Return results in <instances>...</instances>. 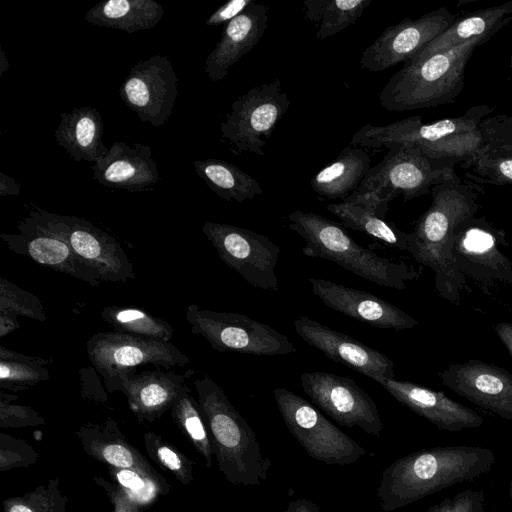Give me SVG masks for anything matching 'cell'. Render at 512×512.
Returning <instances> with one entry per match:
<instances>
[{"instance_id": "cell-22", "label": "cell", "mask_w": 512, "mask_h": 512, "mask_svg": "<svg viewBox=\"0 0 512 512\" xmlns=\"http://www.w3.org/2000/svg\"><path fill=\"white\" fill-rule=\"evenodd\" d=\"M17 229L19 233L0 234L11 252L91 286L102 282L97 271L83 262L62 239L37 229L25 217L18 222Z\"/></svg>"}, {"instance_id": "cell-14", "label": "cell", "mask_w": 512, "mask_h": 512, "mask_svg": "<svg viewBox=\"0 0 512 512\" xmlns=\"http://www.w3.org/2000/svg\"><path fill=\"white\" fill-rule=\"evenodd\" d=\"M303 391L312 403L346 427H359L379 437L383 430L378 408L372 397L354 379L314 371L300 376Z\"/></svg>"}, {"instance_id": "cell-42", "label": "cell", "mask_w": 512, "mask_h": 512, "mask_svg": "<svg viewBox=\"0 0 512 512\" xmlns=\"http://www.w3.org/2000/svg\"><path fill=\"white\" fill-rule=\"evenodd\" d=\"M40 458V454L25 440L0 433V472L14 468L30 467Z\"/></svg>"}, {"instance_id": "cell-12", "label": "cell", "mask_w": 512, "mask_h": 512, "mask_svg": "<svg viewBox=\"0 0 512 512\" xmlns=\"http://www.w3.org/2000/svg\"><path fill=\"white\" fill-rule=\"evenodd\" d=\"M86 352L107 390L120 375L140 366L154 365L169 370L175 366L183 367L190 361L171 342L115 331L93 334L86 342Z\"/></svg>"}, {"instance_id": "cell-54", "label": "cell", "mask_w": 512, "mask_h": 512, "mask_svg": "<svg viewBox=\"0 0 512 512\" xmlns=\"http://www.w3.org/2000/svg\"><path fill=\"white\" fill-rule=\"evenodd\" d=\"M509 65H510V68L512 69V53H511V56H510Z\"/></svg>"}, {"instance_id": "cell-1", "label": "cell", "mask_w": 512, "mask_h": 512, "mask_svg": "<svg viewBox=\"0 0 512 512\" xmlns=\"http://www.w3.org/2000/svg\"><path fill=\"white\" fill-rule=\"evenodd\" d=\"M496 462L492 450L480 446H439L403 456L381 475L379 506L392 512L455 484L487 474Z\"/></svg>"}, {"instance_id": "cell-6", "label": "cell", "mask_w": 512, "mask_h": 512, "mask_svg": "<svg viewBox=\"0 0 512 512\" xmlns=\"http://www.w3.org/2000/svg\"><path fill=\"white\" fill-rule=\"evenodd\" d=\"M491 37H480L404 66L379 93L389 111H410L454 103L464 88L466 65L477 47Z\"/></svg>"}, {"instance_id": "cell-4", "label": "cell", "mask_w": 512, "mask_h": 512, "mask_svg": "<svg viewBox=\"0 0 512 512\" xmlns=\"http://www.w3.org/2000/svg\"><path fill=\"white\" fill-rule=\"evenodd\" d=\"M194 387L219 471L233 485H260L272 463L262 454L254 430L209 375L195 380Z\"/></svg>"}, {"instance_id": "cell-29", "label": "cell", "mask_w": 512, "mask_h": 512, "mask_svg": "<svg viewBox=\"0 0 512 512\" xmlns=\"http://www.w3.org/2000/svg\"><path fill=\"white\" fill-rule=\"evenodd\" d=\"M371 158L361 147L347 146L329 165L310 180V186L320 197L344 201L368 174Z\"/></svg>"}, {"instance_id": "cell-40", "label": "cell", "mask_w": 512, "mask_h": 512, "mask_svg": "<svg viewBox=\"0 0 512 512\" xmlns=\"http://www.w3.org/2000/svg\"><path fill=\"white\" fill-rule=\"evenodd\" d=\"M148 456L181 484L189 485L193 477L194 462L161 435L148 431L143 435Z\"/></svg>"}, {"instance_id": "cell-25", "label": "cell", "mask_w": 512, "mask_h": 512, "mask_svg": "<svg viewBox=\"0 0 512 512\" xmlns=\"http://www.w3.org/2000/svg\"><path fill=\"white\" fill-rule=\"evenodd\" d=\"M268 12V5L254 1L225 25L220 40L205 59L204 71L211 81L222 80L228 69L257 45L268 26Z\"/></svg>"}, {"instance_id": "cell-48", "label": "cell", "mask_w": 512, "mask_h": 512, "mask_svg": "<svg viewBox=\"0 0 512 512\" xmlns=\"http://www.w3.org/2000/svg\"><path fill=\"white\" fill-rule=\"evenodd\" d=\"M280 512H322L316 503L306 498L289 502L288 506Z\"/></svg>"}, {"instance_id": "cell-19", "label": "cell", "mask_w": 512, "mask_h": 512, "mask_svg": "<svg viewBox=\"0 0 512 512\" xmlns=\"http://www.w3.org/2000/svg\"><path fill=\"white\" fill-rule=\"evenodd\" d=\"M456 394L503 419L512 420V373L479 360L448 366L438 373Z\"/></svg>"}, {"instance_id": "cell-9", "label": "cell", "mask_w": 512, "mask_h": 512, "mask_svg": "<svg viewBox=\"0 0 512 512\" xmlns=\"http://www.w3.org/2000/svg\"><path fill=\"white\" fill-rule=\"evenodd\" d=\"M273 396L286 427L314 460L346 466L366 455L364 447L298 394L278 387Z\"/></svg>"}, {"instance_id": "cell-31", "label": "cell", "mask_w": 512, "mask_h": 512, "mask_svg": "<svg viewBox=\"0 0 512 512\" xmlns=\"http://www.w3.org/2000/svg\"><path fill=\"white\" fill-rule=\"evenodd\" d=\"M193 167L205 184L226 201L242 203L263 193L256 179L227 161L195 160Z\"/></svg>"}, {"instance_id": "cell-15", "label": "cell", "mask_w": 512, "mask_h": 512, "mask_svg": "<svg viewBox=\"0 0 512 512\" xmlns=\"http://www.w3.org/2000/svg\"><path fill=\"white\" fill-rule=\"evenodd\" d=\"M119 95L141 121L159 128L172 114L178 77L170 59L153 55L136 63L119 88Z\"/></svg>"}, {"instance_id": "cell-3", "label": "cell", "mask_w": 512, "mask_h": 512, "mask_svg": "<svg viewBox=\"0 0 512 512\" xmlns=\"http://www.w3.org/2000/svg\"><path fill=\"white\" fill-rule=\"evenodd\" d=\"M493 110L494 106L479 104L461 116L428 124L423 123L420 116L407 117L383 126L366 124L353 135L350 146L369 149L416 147L431 159L461 164L485 145L480 125Z\"/></svg>"}, {"instance_id": "cell-39", "label": "cell", "mask_w": 512, "mask_h": 512, "mask_svg": "<svg viewBox=\"0 0 512 512\" xmlns=\"http://www.w3.org/2000/svg\"><path fill=\"white\" fill-rule=\"evenodd\" d=\"M68 497L60 490V478H52L23 495L6 498L3 512H66Z\"/></svg>"}, {"instance_id": "cell-23", "label": "cell", "mask_w": 512, "mask_h": 512, "mask_svg": "<svg viewBox=\"0 0 512 512\" xmlns=\"http://www.w3.org/2000/svg\"><path fill=\"white\" fill-rule=\"evenodd\" d=\"M92 172L102 186L128 192L153 191L161 181L152 149L142 143L114 142L94 163Z\"/></svg>"}, {"instance_id": "cell-44", "label": "cell", "mask_w": 512, "mask_h": 512, "mask_svg": "<svg viewBox=\"0 0 512 512\" xmlns=\"http://www.w3.org/2000/svg\"><path fill=\"white\" fill-rule=\"evenodd\" d=\"M484 502V490L467 489L445 498L425 512H484Z\"/></svg>"}, {"instance_id": "cell-20", "label": "cell", "mask_w": 512, "mask_h": 512, "mask_svg": "<svg viewBox=\"0 0 512 512\" xmlns=\"http://www.w3.org/2000/svg\"><path fill=\"white\" fill-rule=\"evenodd\" d=\"M296 333L324 356L380 382L395 379L394 363L383 353L307 316L294 320Z\"/></svg>"}, {"instance_id": "cell-34", "label": "cell", "mask_w": 512, "mask_h": 512, "mask_svg": "<svg viewBox=\"0 0 512 512\" xmlns=\"http://www.w3.org/2000/svg\"><path fill=\"white\" fill-rule=\"evenodd\" d=\"M101 318L113 331L170 342L174 329L169 322L133 306H104Z\"/></svg>"}, {"instance_id": "cell-24", "label": "cell", "mask_w": 512, "mask_h": 512, "mask_svg": "<svg viewBox=\"0 0 512 512\" xmlns=\"http://www.w3.org/2000/svg\"><path fill=\"white\" fill-rule=\"evenodd\" d=\"M379 384L399 403L424 417L438 429L460 432L478 428L484 419L474 410L456 402L443 392L395 379H384Z\"/></svg>"}, {"instance_id": "cell-5", "label": "cell", "mask_w": 512, "mask_h": 512, "mask_svg": "<svg viewBox=\"0 0 512 512\" xmlns=\"http://www.w3.org/2000/svg\"><path fill=\"white\" fill-rule=\"evenodd\" d=\"M288 226L305 242V256L332 261L355 275L387 288L402 290L419 272L402 261L394 262L359 245L335 222L315 214L294 210Z\"/></svg>"}, {"instance_id": "cell-53", "label": "cell", "mask_w": 512, "mask_h": 512, "mask_svg": "<svg viewBox=\"0 0 512 512\" xmlns=\"http://www.w3.org/2000/svg\"><path fill=\"white\" fill-rule=\"evenodd\" d=\"M509 497L511 500V508H512V480L509 482Z\"/></svg>"}, {"instance_id": "cell-52", "label": "cell", "mask_w": 512, "mask_h": 512, "mask_svg": "<svg viewBox=\"0 0 512 512\" xmlns=\"http://www.w3.org/2000/svg\"><path fill=\"white\" fill-rule=\"evenodd\" d=\"M0 76L9 68V61L6 58L4 50L0 49Z\"/></svg>"}, {"instance_id": "cell-13", "label": "cell", "mask_w": 512, "mask_h": 512, "mask_svg": "<svg viewBox=\"0 0 512 512\" xmlns=\"http://www.w3.org/2000/svg\"><path fill=\"white\" fill-rule=\"evenodd\" d=\"M202 232L220 259L250 285L277 292L275 273L280 247L268 237L250 229L206 221Z\"/></svg>"}, {"instance_id": "cell-51", "label": "cell", "mask_w": 512, "mask_h": 512, "mask_svg": "<svg viewBox=\"0 0 512 512\" xmlns=\"http://www.w3.org/2000/svg\"><path fill=\"white\" fill-rule=\"evenodd\" d=\"M19 327V322L16 317L0 314V336L10 334Z\"/></svg>"}, {"instance_id": "cell-37", "label": "cell", "mask_w": 512, "mask_h": 512, "mask_svg": "<svg viewBox=\"0 0 512 512\" xmlns=\"http://www.w3.org/2000/svg\"><path fill=\"white\" fill-rule=\"evenodd\" d=\"M107 469L112 482L121 486L144 510L151 507L160 497L168 495L171 490V485L158 472L149 473L113 466H107Z\"/></svg>"}, {"instance_id": "cell-41", "label": "cell", "mask_w": 512, "mask_h": 512, "mask_svg": "<svg viewBox=\"0 0 512 512\" xmlns=\"http://www.w3.org/2000/svg\"><path fill=\"white\" fill-rule=\"evenodd\" d=\"M0 314L16 318L24 316L38 321L47 320L41 300L4 277L0 278Z\"/></svg>"}, {"instance_id": "cell-10", "label": "cell", "mask_w": 512, "mask_h": 512, "mask_svg": "<svg viewBox=\"0 0 512 512\" xmlns=\"http://www.w3.org/2000/svg\"><path fill=\"white\" fill-rule=\"evenodd\" d=\"M453 164L431 159L416 147L395 146L388 149L356 189L371 192L389 203L402 195L405 201L431 193L440 183L457 176Z\"/></svg>"}, {"instance_id": "cell-35", "label": "cell", "mask_w": 512, "mask_h": 512, "mask_svg": "<svg viewBox=\"0 0 512 512\" xmlns=\"http://www.w3.org/2000/svg\"><path fill=\"white\" fill-rule=\"evenodd\" d=\"M460 166L465 177L477 185H512V146L485 143Z\"/></svg>"}, {"instance_id": "cell-2", "label": "cell", "mask_w": 512, "mask_h": 512, "mask_svg": "<svg viewBox=\"0 0 512 512\" xmlns=\"http://www.w3.org/2000/svg\"><path fill=\"white\" fill-rule=\"evenodd\" d=\"M482 187L455 178L431 189V206L420 216L411 233L409 253L436 274V290L455 303L464 288L465 277L453 263L452 247L456 228L474 217Z\"/></svg>"}, {"instance_id": "cell-16", "label": "cell", "mask_w": 512, "mask_h": 512, "mask_svg": "<svg viewBox=\"0 0 512 512\" xmlns=\"http://www.w3.org/2000/svg\"><path fill=\"white\" fill-rule=\"evenodd\" d=\"M457 14L441 7L417 19L405 18L387 27L362 53L360 65L371 72H382L406 63L445 31Z\"/></svg>"}, {"instance_id": "cell-30", "label": "cell", "mask_w": 512, "mask_h": 512, "mask_svg": "<svg viewBox=\"0 0 512 512\" xmlns=\"http://www.w3.org/2000/svg\"><path fill=\"white\" fill-rule=\"evenodd\" d=\"M163 15V6L155 0H107L90 8L84 18L98 27L135 33L154 28Z\"/></svg>"}, {"instance_id": "cell-27", "label": "cell", "mask_w": 512, "mask_h": 512, "mask_svg": "<svg viewBox=\"0 0 512 512\" xmlns=\"http://www.w3.org/2000/svg\"><path fill=\"white\" fill-rule=\"evenodd\" d=\"M510 23L512 0L465 14L404 64L416 63L476 38L492 37Z\"/></svg>"}, {"instance_id": "cell-46", "label": "cell", "mask_w": 512, "mask_h": 512, "mask_svg": "<svg viewBox=\"0 0 512 512\" xmlns=\"http://www.w3.org/2000/svg\"><path fill=\"white\" fill-rule=\"evenodd\" d=\"M93 482L101 487L113 505V512H144V509L134 502L125 490L100 476H94Z\"/></svg>"}, {"instance_id": "cell-32", "label": "cell", "mask_w": 512, "mask_h": 512, "mask_svg": "<svg viewBox=\"0 0 512 512\" xmlns=\"http://www.w3.org/2000/svg\"><path fill=\"white\" fill-rule=\"evenodd\" d=\"M371 0H305L306 19L316 27V38L325 40L356 23Z\"/></svg>"}, {"instance_id": "cell-47", "label": "cell", "mask_w": 512, "mask_h": 512, "mask_svg": "<svg viewBox=\"0 0 512 512\" xmlns=\"http://www.w3.org/2000/svg\"><path fill=\"white\" fill-rule=\"evenodd\" d=\"M253 2L254 0H230L212 13L205 24L207 26H218L223 23L227 24L243 13Z\"/></svg>"}, {"instance_id": "cell-8", "label": "cell", "mask_w": 512, "mask_h": 512, "mask_svg": "<svg viewBox=\"0 0 512 512\" xmlns=\"http://www.w3.org/2000/svg\"><path fill=\"white\" fill-rule=\"evenodd\" d=\"M185 319L191 332L204 338L218 352L276 356L297 350L288 337L247 315L191 304L185 310Z\"/></svg>"}, {"instance_id": "cell-43", "label": "cell", "mask_w": 512, "mask_h": 512, "mask_svg": "<svg viewBox=\"0 0 512 512\" xmlns=\"http://www.w3.org/2000/svg\"><path fill=\"white\" fill-rule=\"evenodd\" d=\"M18 396L0 391V427L21 428L44 425L45 419L33 408L25 405L12 404Z\"/></svg>"}, {"instance_id": "cell-33", "label": "cell", "mask_w": 512, "mask_h": 512, "mask_svg": "<svg viewBox=\"0 0 512 512\" xmlns=\"http://www.w3.org/2000/svg\"><path fill=\"white\" fill-rule=\"evenodd\" d=\"M326 209L348 228L364 232L400 250L409 252L411 248V233L401 231L369 210L348 202L329 204Z\"/></svg>"}, {"instance_id": "cell-28", "label": "cell", "mask_w": 512, "mask_h": 512, "mask_svg": "<svg viewBox=\"0 0 512 512\" xmlns=\"http://www.w3.org/2000/svg\"><path fill=\"white\" fill-rule=\"evenodd\" d=\"M55 138L60 147L75 161L96 162L105 156L107 148L102 137L104 124L95 108L85 106L71 112H61Z\"/></svg>"}, {"instance_id": "cell-11", "label": "cell", "mask_w": 512, "mask_h": 512, "mask_svg": "<svg viewBox=\"0 0 512 512\" xmlns=\"http://www.w3.org/2000/svg\"><path fill=\"white\" fill-rule=\"evenodd\" d=\"M290 103L279 79L252 87L232 103L220 123L222 139L235 155H264V147Z\"/></svg>"}, {"instance_id": "cell-18", "label": "cell", "mask_w": 512, "mask_h": 512, "mask_svg": "<svg viewBox=\"0 0 512 512\" xmlns=\"http://www.w3.org/2000/svg\"><path fill=\"white\" fill-rule=\"evenodd\" d=\"M195 373L194 369L181 374L161 367L140 373L132 370L120 375L108 391L123 393L141 424L152 423L171 410L182 395L190 392L186 382Z\"/></svg>"}, {"instance_id": "cell-49", "label": "cell", "mask_w": 512, "mask_h": 512, "mask_svg": "<svg viewBox=\"0 0 512 512\" xmlns=\"http://www.w3.org/2000/svg\"><path fill=\"white\" fill-rule=\"evenodd\" d=\"M20 194V184L12 177L0 172V196H18Z\"/></svg>"}, {"instance_id": "cell-17", "label": "cell", "mask_w": 512, "mask_h": 512, "mask_svg": "<svg viewBox=\"0 0 512 512\" xmlns=\"http://www.w3.org/2000/svg\"><path fill=\"white\" fill-rule=\"evenodd\" d=\"M503 239V232L484 218L462 222L455 230L452 247L456 269L476 280L512 283V263L499 249Z\"/></svg>"}, {"instance_id": "cell-50", "label": "cell", "mask_w": 512, "mask_h": 512, "mask_svg": "<svg viewBox=\"0 0 512 512\" xmlns=\"http://www.w3.org/2000/svg\"><path fill=\"white\" fill-rule=\"evenodd\" d=\"M495 331L512 357V323H498L495 326Z\"/></svg>"}, {"instance_id": "cell-45", "label": "cell", "mask_w": 512, "mask_h": 512, "mask_svg": "<svg viewBox=\"0 0 512 512\" xmlns=\"http://www.w3.org/2000/svg\"><path fill=\"white\" fill-rule=\"evenodd\" d=\"M480 126L485 143L512 146V112L486 117Z\"/></svg>"}, {"instance_id": "cell-26", "label": "cell", "mask_w": 512, "mask_h": 512, "mask_svg": "<svg viewBox=\"0 0 512 512\" xmlns=\"http://www.w3.org/2000/svg\"><path fill=\"white\" fill-rule=\"evenodd\" d=\"M76 435L84 452L107 466L157 472L144 455L126 439L113 419L109 418L102 423H84L78 428Z\"/></svg>"}, {"instance_id": "cell-38", "label": "cell", "mask_w": 512, "mask_h": 512, "mask_svg": "<svg viewBox=\"0 0 512 512\" xmlns=\"http://www.w3.org/2000/svg\"><path fill=\"white\" fill-rule=\"evenodd\" d=\"M170 411L174 423L204 458L206 467L210 468L214 455L209 432L201 415L198 401L190 392H187L177 400Z\"/></svg>"}, {"instance_id": "cell-36", "label": "cell", "mask_w": 512, "mask_h": 512, "mask_svg": "<svg viewBox=\"0 0 512 512\" xmlns=\"http://www.w3.org/2000/svg\"><path fill=\"white\" fill-rule=\"evenodd\" d=\"M48 360L0 346V388L11 392L29 389L49 380Z\"/></svg>"}, {"instance_id": "cell-21", "label": "cell", "mask_w": 512, "mask_h": 512, "mask_svg": "<svg viewBox=\"0 0 512 512\" xmlns=\"http://www.w3.org/2000/svg\"><path fill=\"white\" fill-rule=\"evenodd\" d=\"M313 294L327 307L381 329H410L419 322L386 300L326 279L309 278Z\"/></svg>"}, {"instance_id": "cell-7", "label": "cell", "mask_w": 512, "mask_h": 512, "mask_svg": "<svg viewBox=\"0 0 512 512\" xmlns=\"http://www.w3.org/2000/svg\"><path fill=\"white\" fill-rule=\"evenodd\" d=\"M25 219L37 229L65 241L83 262L97 271L102 282L135 279L133 265L120 243L90 221L53 213L34 204Z\"/></svg>"}]
</instances>
